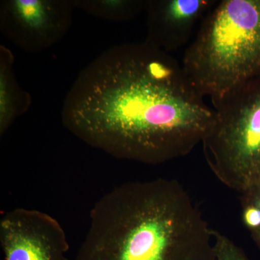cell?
<instances>
[{"instance_id": "1", "label": "cell", "mask_w": 260, "mask_h": 260, "mask_svg": "<svg viewBox=\"0 0 260 260\" xmlns=\"http://www.w3.org/2000/svg\"><path fill=\"white\" fill-rule=\"evenodd\" d=\"M213 116L182 65L146 42L104 51L80 72L61 112L86 144L154 165L190 153Z\"/></svg>"}, {"instance_id": "2", "label": "cell", "mask_w": 260, "mask_h": 260, "mask_svg": "<svg viewBox=\"0 0 260 260\" xmlns=\"http://www.w3.org/2000/svg\"><path fill=\"white\" fill-rule=\"evenodd\" d=\"M73 260H215L213 229L180 183H125L95 203Z\"/></svg>"}, {"instance_id": "3", "label": "cell", "mask_w": 260, "mask_h": 260, "mask_svg": "<svg viewBox=\"0 0 260 260\" xmlns=\"http://www.w3.org/2000/svg\"><path fill=\"white\" fill-rule=\"evenodd\" d=\"M182 67L213 104L260 77V0H222L202 21Z\"/></svg>"}, {"instance_id": "4", "label": "cell", "mask_w": 260, "mask_h": 260, "mask_svg": "<svg viewBox=\"0 0 260 260\" xmlns=\"http://www.w3.org/2000/svg\"><path fill=\"white\" fill-rule=\"evenodd\" d=\"M202 144L222 183L238 192L260 188V77L215 103Z\"/></svg>"}, {"instance_id": "5", "label": "cell", "mask_w": 260, "mask_h": 260, "mask_svg": "<svg viewBox=\"0 0 260 260\" xmlns=\"http://www.w3.org/2000/svg\"><path fill=\"white\" fill-rule=\"evenodd\" d=\"M75 9L73 0H3L0 29L19 49L42 52L67 35Z\"/></svg>"}, {"instance_id": "6", "label": "cell", "mask_w": 260, "mask_h": 260, "mask_svg": "<svg viewBox=\"0 0 260 260\" xmlns=\"http://www.w3.org/2000/svg\"><path fill=\"white\" fill-rule=\"evenodd\" d=\"M0 244L4 260H71L64 229L40 210L20 208L5 214L0 221Z\"/></svg>"}, {"instance_id": "7", "label": "cell", "mask_w": 260, "mask_h": 260, "mask_svg": "<svg viewBox=\"0 0 260 260\" xmlns=\"http://www.w3.org/2000/svg\"><path fill=\"white\" fill-rule=\"evenodd\" d=\"M215 0H148L145 42L170 54L189 42L193 30L217 4Z\"/></svg>"}, {"instance_id": "8", "label": "cell", "mask_w": 260, "mask_h": 260, "mask_svg": "<svg viewBox=\"0 0 260 260\" xmlns=\"http://www.w3.org/2000/svg\"><path fill=\"white\" fill-rule=\"evenodd\" d=\"M15 57L4 45L0 46V136L18 117L28 112L31 95L20 86L13 70Z\"/></svg>"}, {"instance_id": "9", "label": "cell", "mask_w": 260, "mask_h": 260, "mask_svg": "<svg viewBox=\"0 0 260 260\" xmlns=\"http://www.w3.org/2000/svg\"><path fill=\"white\" fill-rule=\"evenodd\" d=\"M76 9L107 21L124 23L145 11L148 0H73Z\"/></svg>"}, {"instance_id": "10", "label": "cell", "mask_w": 260, "mask_h": 260, "mask_svg": "<svg viewBox=\"0 0 260 260\" xmlns=\"http://www.w3.org/2000/svg\"><path fill=\"white\" fill-rule=\"evenodd\" d=\"M213 237L215 260H250L242 248L225 234L213 229Z\"/></svg>"}, {"instance_id": "11", "label": "cell", "mask_w": 260, "mask_h": 260, "mask_svg": "<svg viewBox=\"0 0 260 260\" xmlns=\"http://www.w3.org/2000/svg\"><path fill=\"white\" fill-rule=\"evenodd\" d=\"M241 196L255 205L260 210V188L246 191L245 193L241 194ZM250 234L253 240L256 243V246H258L260 250V224L254 232L250 233Z\"/></svg>"}]
</instances>
